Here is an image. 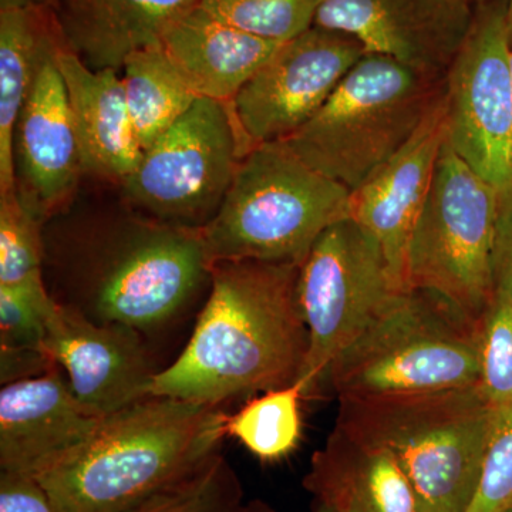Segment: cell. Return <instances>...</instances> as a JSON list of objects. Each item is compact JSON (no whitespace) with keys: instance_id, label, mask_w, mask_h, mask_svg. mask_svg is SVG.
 <instances>
[{"instance_id":"6da1fadb","label":"cell","mask_w":512,"mask_h":512,"mask_svg":"<svg viewBox=\"0 0 512 512\" xmlns=\"http://www.w3.org/2000/svg\"><path fill=\"white\" fill-rule=\"evenodd\" d=\"M299 266L214 262L191 338L157 373L151 396L221 407L295 383L309 345L296 291Z\"/></svg>"},{"instance_id":"7a4b0ae2","label":"cell","mask_w":512,"mask_h":512,"mask_svg":"<svg viewBox=\"0 0 512 512\" xmlns=\"http://www.w3.org/2000/svg\"><path fill=\"white\" fill-rule=\"evenodd\" d=\"M227 416L150 396L103 417L86 443L36 478L57 512H124L218 451Z\"/></svg>"},{"instance_id":"3957f363","label":"cell","mask_w":512,"mask_h":512,"mask_svg":"<svg viewBox=\"0 0 512 512\" xmlns=\"http://www.w3.org/2000/svg\"><path fill=\"white\" fill-rule=\"evenodd\" d=\"M338 402L335 426L389 451L412 485L419 512L470 510L493 417L480 384Z\"/></svg>"},{"instance_id":"277c9868","label":"cell","mask_w":512,"mask_h":512,"mask_svg":"<svg viewBox=\"0 0 512 512\" xmlns=\"http://www.w3.org/2000/svg\"><path fill=\"white\" fill-rule=\"evenodd\" d=\"M481 322L434 293L404 288L333 362L326 390L370 399L480 383Z\"/></svg>"},{"instance_id":"5b68a950","label":"cell","mask_w":512,"mask_h":512,"mask_svg":"<svg viewBox=\"0 0 512 512\" xmlns=\"http://www.w3.org/2000/svg\"><path fill=\"white\" fill-rule=\"evenodd\" d=\"M350 201L348 188L279 141L256 146L242 158L221 207L201 228L211 265H301L330 225L350 218Z\"/></svg>"},{"instance_id":"8992f818","label":"cell","mask_w":512,"mask_h":512,"mask_svg":"<svg viewBox=\"0 0 512 512\" xmlns=\"http://www.w3.org/2000/svg\"><path fill=\"white\" fill-rule=\"evenodd\" d=\"M439 94L433 80L403 64L365 55L318 113L279 143L353 192L407 143Z\"/></svg>"},{"instance_id":"52a82bcc","label":"cell","mask_w":512,"mask_h":512,"mask_svg":"<svg viewBox=\"0 0 512 512\" xmlns=\"http://www.w3.org/2000/svg\"><path fill=\"white\" fill-rule=\"evenodd\" d=\"M501 200L444 141L407 249V288L434 293L481 322L494 302Z\"/></svg>"},{"instance_id":"ba28073f","label":"cell","mask_w":512,"mask_h":512,"mask_svg":"<svg viewBox=\"0 0 512 512\" xmlns=\"http://www.w3.org/2000/svg\"><path fill=\"white\" fill-rule=\"evenodd\" d=\"M60 305L146 333L167 325L211 278L201 228L148 220L104 245Z\"/></svg>"},{"instance_id":"9c48e42d","label":"cell","mask_w":512,"mask_h":512,"mask_svg":"<svg viewBox=\"0 0 512 512\" xmlns=\"http://www.w3.org/2000/svg\"><path fill=\"white\" fill-rule=\"evenodd\" d=\"M400 289L377 239L352 218L330 225L316 239L296 285L309 336L295 382L305 399L325 392L333 362Z\"/></svg>"},{"instance_id":"30bf717a","label":"cell","mask_w":512,"mask_h":512,"mask_svg":"<svg viewBox=\"0 0 512 512\" xmlns=\"http://www.w3.org/2000/svg\"><path fill=\"white\" fill-rule=\"evenodd\" d=\"M248 153L229 103L198 99L143 151L124 198L148 220L202 228L214 217Z\"/></svg>"},{"instance_id":"8fae6325","label":"cell","mask_w":512,"mask_h":512,"mask_svg":"<svg viewBox=\"0 0 512 512\" xmlns=\"http://www.w3.org/2000/svg\"><path fill=\"white\" fill-rule=\"evenodd\" d=\"M508 0L481 6L447 72L446 143L501 198L512 194Z\"/></svg>"},{"instance_id":"7c38bea8","label":"cell","mask_w":512,"mask_h":512,"mask_svg":"<svg viewBox=\"0 0 512 512\" xmlns=\"http://www.w3.org/2000/svg\"><path fill=\"white\" fill-rule=\"evenodd\" d=\"M363 56L353 37L318 26L282 43L229 103L247 150L291 137Z\"/></svg>"},{"instance_id":"4fadbf2b","label":"cell","mask_w":512,"mask_h":512,"mask_svg":"<svg viewBox=\"0 0 512 512\" xmlns=\"http://www.w3.org/2000/svg\"><path fill=\"white\" fill-rule=\"evenodd\" d=\"M473 6L468 0H325L313 26L345 33L365 55L389 57L434 80L463 46Z\"/></svg>"},{"instance_id":"5bb4252c","label":"cell","mask_w":512,"mask_h":512,"mask_svg":"<svg viewBox=\"0 0 512 512\" xmlns=\"http://www.w3.org/2000/svg\"><path fill=\"white\" fill-rule=\"evenodd\" d=\"M46 350L77 402L99 419L150 397L161 370L154 367L143 333L93 322L57 302L46 319Z\"/></svg>"},{"instance_id":"9a60e30c","label":"cell","mask_w":512,"mask_h":512,"mask_svg":"<svg viewBox=\"0 0 512 512\" xmlns=\"http://www.w3.org/2000/svg\"><path fill=\"white\" fill-rule=\"evenodd\" d=\"M62 39L57 23L43 47L13 141L20 197L42 221L72 200L84 173L66 84L56 62Z\"/></svg>"},{"instance_id":"2e32d148","label":"cell","mask_w":512,"mask_h":512,"mask_svg":"<svg viewBox=\"0 0 512 512\" xmlns=\"http://www.w3.org/2000/svg\"><path fill=\"white\" fill-rule=\"evenodd\" d=\"M446 141V99L440 93L419 128L362 187L352 192L350 218L373 235L394 281L406 285L407 249Z\"/></svg>"},{"instance_id":"e0dca14e","label":"cell","mask_w":512,"mask_h":512,"mask_svg":"<svg viewBox=\"0 0 512 512\" xmlns=\"http://www.w3.org/2000/svg\"><path fill=\"white\" fill-rule=\"evenodd\" d=\"M99 417L77 402L59 366L0 390V470L37 477L90 439Z\"/></svg>"},{"instance_id":"ac0fdd59","label":"cell","mask_w":512,"mask_h":512,"mask_svg":"<svg viewBox=\"0 0 512 512\" xmlns=\"http://www.w3.org/2000/svg\"><path fill=\"white\" fill-rule=\"evenodd\" d=\"M282 43L229 25L201 3L175 18L161 47L200 99L231 103Z\"/></svg>"},{"instance_id":"d6986e66","label":"cell","mask_w":512,"mask_h":512,"mask_svg":"<svg viewBox=\"0 0 512 512\" xmlns=\"http://www.w3.org/2000/svg\"><path fill=\"white\" fill-rule=\"evenodd\" d=\"M56 62L66 84L84 173L104 180H124L136 170L143 148L128 113L117 70H93L64 42Z\"/></svg>"},{"instance_id":"ffe728a7","label":"cell","mask_w":512,"mask_h":512,"mask_svg":"<svg viewBox=\"0 0 512 512\" xmlns=\"http://www.w3.org/2000/svg\"><path fill=\"white\" fill-rule=\"evenodd\" d=\"M303 487L335 512H419L416 495L389 451L333 427L315 451Z\"/></svg>"},{"instance_id":"44dd1931","label":"cell","mask_w":512,"mask_h":512,"mask_svg":"<svg viewBox=\"0 0 512 512\" xmlns=\"http://www.w3.org/2000/svg\"><path fill=\"white\" fill-rule=\"evenodd\" d=\"M200 0H60L64 42L93 70L123 69L128 57L161 45L165 29Z\"/></svg>"},{"instance_id":"7402d4cb","label":"cell","mask_w":512,"mask_h":512,"mask_svg":"<svg viewBox=\"0 0 512 512\" xmlns=\"http://www.w3.org/2000/svg\"><path fill=\"white\" fill-rule=\"evenodd\" d=\"M57 23L56 9L0 10V194L18 188L15 130Z\"/></svg>"},{"instance_id":"603a6c76","label":"cell","mask_w":512,"mask_h":512,"mask_svg":"<svg viewBox=\"0 0 512 512\" xmlns=\"http://www.w3.org/2000/svg\"><path fill=\"white\" fill-rule=\"evenodd\" d=\"M121 72L128 113L143 151L200 99L175 70L161 45L128 57Z\"/></svg>"},{"instance_id":"cb8c5ba5","label":"cell","mask_w":512,"mask_h":512,"mask_svg":"<svg viewBox=\"0 0 512 512\" xmlns=\"http://www.w3.org/2000/svg\"><path fill=\"white\" fill-rule=\"evenodd\" d=\"M301 386L293 383L261 393L235 414H228L227 436L262 461H279L298 447L302 437Z\"/></svg>"},{"instance_id":"d4e9b609","label":"cell","mask_w":512,"mask_h":512,"mask_svg":"<svg viewBox=\"0 0 512 512\" xmlns=\"http://www.w3.org/2000/svg\"><path fill=\"white\" fill-rule=\"evenodd\" d=\"M42 220L18 188L0 194V288L53 298L43 274Z\"/></svg>"},{"instance_id":"484cf974","label":"cell","mask_w":512,"mask_h":512,"mask_svg":"<svg viewBox=\"0 0 512 512\" xmlns=\"http://www.w3.org/2000/svg\"><path fill=\"white\" fill-rule=\"evenodd\" d=\"M244 490L220 450L187 476L124 512H242Z\"/></svg>"},{"instance_id":"4316f807","label":"cell","mask_w":512,"mask_h":512,"mask_svg":"<svg viewBox=\"0 0 512 512\" xmlns=\"http://www.w3.org/2000/svg\"><path fill=\"white\" fill-rule=\"evenodd\" d=\"M325 0H200L235 28L284 43L311 29Z\"/></svg>"},{"instance_id":"83f0119b","label":"cell","mask_w":512,"mask_h":512,"mask_svg":"<svg viewBox=\"0 0 512 512\" xmlns=\"http://www.w3.org/2000/svg\"><path fill=\"white\" fill-rule=\"evenodd\" d=\"M480 389L491 406L512 402V308L501 299L481 320Z\"/></svg>"},{"instance_id":"f1b7e54d","label":"cell","mask_w":512,"mask_h":512,"mask_svg":"<svg viewBox=\"0 0 512 512\" xmlns=\"http://www.w3.org/2000/svg\"><path fill=\"white\" fill-rule=\"evenodd\" d=\"M512 510V402L493 406L483 476L468 512Z\"/></svg>"},{"instance_id":"f546056e","label":"cell","mask_w":512,"mask_h":512,"mask_svg":"<svg viewBox=\"0 0 512 512\" xmlns=\"http://www.w3.org/2000/svg\"><path fill=\"white\" fill-rule=\"evenodd\" d=\"M55 306L53 298L0 288V352L47 353L46 319Z\"/></svg>"},{"instance_id":"4dcf8cb0","label":"cell","mask_w":512,"mask_h":512,"mask_svg":"<svg viewBox=\"0 0 512 512\" xmlns=\"http://www.w3.org/2000/svg\"><path fill=\"white\" fill-rule=\"evenodd\" d=\"M0 512H57L43 485L28 474L0 473Z\"/></svg>"},{"instance_id":"1f68e13d","label":"cell","mask_w":512,"mask_h":512,"mask_svg":"<svg viewBox=\"0 0 512 512\" xmlns=\"http://www.w3.org/2000/svg\"><path fill=\"white\" fill-rule=\"evenodd\" d=\"M512 308V194L501 200L497 248L494 259V299Z\"/></svg>"},{"instance_id":"d6a6232c","label":"cell","mask_w":512,"mask_h":512,"mask_svg":"<svg viewBox=\"0 0 512 512\" xmlns=\"http://www.w3.org/2000/svg\"><path fill=\"white\" fill-rule=\"evenodd\" d=\"M60 0H0V10L57 9Z\"/></svg>"},{"instance_id":"836d02e7","label":"cell","mask_w":512,"mask_h":512,"mask_svg":"<svg viewBox=\"0 0 512 512\" xmlns=\"http://www.w3.org/2000/svg\"><path fill=\"white\" fill-rule=\"evenodd\" d=\"M242 512H272L268 505L262 503V501H251V503L245 504L244 511ZM315 512H335L325 505H318Z\"/></svg>"},{"instance_id":"e575fe53","label":"cell","mask_w":512,"mask_h":512,"mask_svg":"<svg viewBox=\"0 0 512 512\" xmlns=\"http://www.w3.org/2000/svg\"><path fill=\"white\" fill-rule=\"evenodd\" d=\"M508 20H510V69H511V83H512V15L508 10Z\"/></svg>"},{"instance_id":"d590c367","label":"cell","mask_w":512,"mask_h":512,"mask_svg":"<svg viewBox=\"0 0 512 512\" xmlns=\"http://www.w3.org/2000/svg\"><path fill=\"white\" fill-rule=\"evenodd\" d=\"M468 2L473 3V5H476V3H483L485 0H468Z\"/></svg>"},{"instance_id":"8d00e7d4","label":"cell","mask_w":512,"mask_h":512,"mask_svg":"<svg viewBox=\"0 0 512 512\" xmlns=\"http://www.w3.org/2000/svg\"><path fill=\"white\" fill-rule=\"evenodd\" d=\"M508 2H510V8H508V10H510V13L512 15V0H508Z\"/></svg>"},{"instance_id":"74e56055","label":"cell","mask_w":512,"mask_h":512,"mask_svg":"<svg viewBox=\"0 0 512 512\" xmlns=\"http://www.w3.org/2000/svg\"><path fill=\"white\" fill-rule=\"evenodd\" d=\"M508 512H512V510H511V511H508Z\"/></svg>"}]
</instances>
